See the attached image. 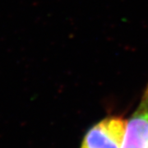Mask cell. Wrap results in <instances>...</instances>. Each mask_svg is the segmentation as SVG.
Listing matches in <instances>:
<instances>
[{"instance_id": "3957f363", "label": "cell", "mask_w": 148, "mask_h": 148, "mask_svg": "<svg viewBox=\"0 0 148 148\" xmlns=\"http://www.w3.org/2000/svg\"><path fill=\"white\" fill-rule=\"evenodd\" d=\"M147 148H148V147H147Z\"/></svg>"}, {"instance_id": "6da1fadb", "label": "cell", "mask_w": 148, "mask_h": 148, "mask_svg": "<svg viewBox=\"0 0 148 148\" xmlns=\"http://www.w3.org/2000/svg\"><path fill=\"white\" fill-rule=\"evenodd\" d=\"M126 125L120 117L106 118L87 132L81 148H122Z\"/></svg>"}, {"instance_id": "7a4b0ae2", "label": "cell", "mask_w": 148, "mask_h": 148, "mask_svg": "<svg viewBox=\"0 0 148 148\" xmlns=\"http://www.w3.org/2000/svg\"><path fill=\"white\" fill-rule=\"evenodd\" d=\"M148 147V82L140 102L127 122L122 148Z\"/></svg>"}]
</instances>
